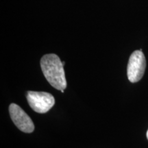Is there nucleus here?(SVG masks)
<instances>
[{"label":"nucleus","instance_id":"obj_3","mask_svg":"<svg viewBox=\"0 0 148 148\" xmlns=\"http://www.w3.org/2000/svg\"><path fill=\"white\" fill-rule=\"evenodd\" d=\"M146 68V60L141 49L134 51L129 58L127 75L130 82H137L143 77Z\"/></svg>","mask_w":148,"mask_h":148},{"label":"nucleus","instance_id":"obj_4","mask_svg":"<svg viewBox=\"0 0 148 148\" xmlns=\"http://www.w3.org/2000/svg\"><path fill=\"white\" fill-rule=\"evenodd\" d=\"M9 112L11 119L18 129L25 133H31L34 131V125L32 119L19 106L11 103L9 106Z\"/></svg>","mask_w":148,"mask_h":148},{"label":"nucleus","instance_id":"obj_6","mask_svg":"<svg viewBox=\"0 0 148 148\" xmlns=\"http://www.w3.org/2000/svg\"><path fill=\"white\" fill-rule=\"evenodd\" d=\"M64 64H65V62H62V64H63V65H64Z\"/></svg>","mask_w":148,"mask_h":148},{"label":"nucleus","instance_id":"obj_1","mask_svg":"<svg viewBox=\"0 0 148 148\" xmlns=\"http://www.w3.org/2000/svg\"><path fill=\"white\" fill-rule=\"evenodd\" d=\"M40 66L46 79L53 88L59 90L65 89L64 65L58 56L54 53L44 55L40 60Z\"/></svg>","mask_w":148,"mask_h":148},{"label":"nucleus","instance_id":"obj_5","mask_svg":"<svg viewBox=\"0 0 148 148\" xmlns=\"http://www.w3.org/2000/svg\"><path fill=\"white\" fill-rule=\"evenodd\" d=\"M147 139H148V130H147Z\"/></svg>","mask_w":148,"mask_h":148},{"label":"nucleus","instance_id":"obj_2","mask_svg":"<svg viewBox=\"0 0 148 148\" xmlns=\"http://www.w3.org/2000/svg\"><path fill=\"white\" fill-rule=\"evenodd\" d=\"M27 102L32 110L38 113H45L52 108L55 99L51 94L47 92H27Z\"/></svg>","mask_w":148,"mask_h":148}]
</instances>
